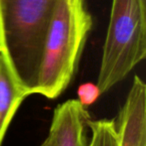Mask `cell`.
Returning <instances> with one entry per match:
<instances>
[{"label": "cell", "mask_w": 146, "mask_h": 146, "mask_svg": "<svg viewBox=\"0 0 146 146\" xmlns=\"http://www.w3.org/2000/svg\"><path fill=\"white\" fill-rule=\"evenodd\" d=\"M92 17L84 0H57L47 29L34 94L58 98L72 81Z\"/></svg>", "instance_id": "obj_1"}, {"label": "cell", "mask_w": 146, "mask_h": 146, "mask_svg": "<svg viewBox=\"0 0 146 146\" xmlns=\"http://www.w3.org/2000/svg\"><path fill=\"white\" fill-rule=\"evenodd\" d=\"M27 96L6 51H0V146L15 112Z\"/></svg>", "instance_id": "obj_6"}, {"label": "cell", "mask_w": 146, "mask_h": 146, "mask_svg": "<svg viewBox=\"0 0 146 146\" xmlns=\"http://www.w3.org/2000/svg\"><path fill=\"white\" fill-rule=\"evenodd\" d=\"M146 56V0H112L97 87L100 94L124 80Z\"/></svg>", "instance_id": "obj_3"}, {"label": "cell", "mask_w": 146, "mask_h": 146, "mask_svg": "<svg viewBox=\"0 0 146 146\" xmlns=\"http://www.w3.org/2000/svg\"><path fill=\"white\" fill-rule=\"evenodd\" d=\"M114 123L119 146H146V85L138 76Z\"/></svg>", "instance_id": "obj_5"}, {"label": "cell", "mask_w": 146, "mask_h": 146, "mask_svg": "<svg viewBox=\"0 0 146 146\" xmlns=\"http://www.w3.org/2000/svg\"><path fill=\"white\" fill-rule=\"evenodd\" d=\"M40 146H43V145H42V144H41V145H40Z\"/></svg>", "instance_id": "obj_10"}, {"label": "cell", "mask_w": 146, "mask_h": 146, "mask_svg": "<svg viewBox=\"0 0 146 146\" xmlns=\"http://www.w3.org/2000/svg\"><path fill=\"white\" fill-rule=\"evenodd\" d=\"M78 100L59 104L53 112L49 133L43 146H88L91 120L89 112Z\"/></svg>", "instance_id": "obj_4"}, {"label": "cell", "mask_w": 146, "mask_h": 146, "mask_svg": "<svg viewBox=\"0 0 146 146\" xmlns=\"http://www.w3.org/2000/svg\"><path fill=\"white\" fill-rule=\"evenodd\" d=\"M4 50L3 34H2V22H1V8H0V51Z\"/></svg>", "instance_id": "obj_9"}, {"label": "cell", "mask_w": 146, "mask_h": 146, "mask_svg": "<svg viewBox=\"0 0 146 146\" xmlns=\"http://www.w3.org/2000/svg\"><path fill=\"white\" fill-rule=\"evenodd\" d=\"M88 146H119L114 120H90Z\"/></svg>", "instance_id": "obj_7"}, {"label": "cell", "mask_w": 146, "mask_h": 146, "mask_svg": "<svg viewBox=\"0 0 146 146\" xmlns=\"http://www.w3.org/2000/svg\"><path fill=\"white\" fill-rule=\"evenodd\" d=\"M78 100L85 108L89 106L90 104H94L100 96V90L97 85L92 83H86L81 85L77 90Z\"/></svg>", "instance_id": "obj_8"}, {"label": "cell", "mask_w": 146, "mask_h": 146, "mask_svg": "<svg viewBox=\"0 0 146 146\" xmlns=\"http://www.w3.org/2000/svg\"><path fill=\"white\" fill-rule=\"evenodd\" d=\"M57 0H0L4 50L28 96L35 92L47 29Z\"/></svg>", "instance_id": "obj_2"}]
</instances>
